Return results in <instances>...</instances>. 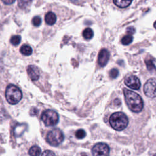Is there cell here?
I'll list each match as a JSON object with an SVG mask.
<instances>
[{"instance_id": "4", "label": "cell", "mask_w": 156, "mask_h": 156, "mask_svg": "<svg viewBox=\"0 0 156 156\" xmlns=\"http://www.w3.org/2000/svg\"><path fill=\"white\" fill-rule=\"evenodd\" d=\"M46 142L53 147H58L60 144L64 140V135L61 130L58 128L52 129L46 137Z\"/></svg>"}, {"instance_id": "18", "label": "cell", "mask_w": 156, "mask_h": 156, "mask_svg": "<svg viewBox=\"0 0 156 156\" xmlns=\"http://www.w3.org/2000/svg\"><path fill=\"white\" fill-rule=\"evenodd\" d=\"M133 41V37L131 35H127L122 39L121 43L124 45H128L130 43H131Z\"/></svg>"}, {"instance_id": "12", "label": "cell", "mask_w": 156, "mask_h": 156, "mask_svg": "<svg viewBox=\"0 0 156 156\" xmlns=\"http://www.w3.org/2000/svg\"><path fill=\"white\" fill-rule=\"evenodd\" d=\"M132 0H113V3L117 6L120 8H125L131 4Z\"/></svg>"}, {"instance_id": "10", "label": "cell", "mask_w": 156, "mask_h": 156, "mask_svg": "<svg viewBox=\"0 0 156 156\" xmlns=\"http://www.w3.org/2000/svg\"><path fill=\"white\" fill-rule=\"evenodd\" d=\"M27 72L31 79L32 81H35L39 79L40 72L37 66L34 65L28 66L27 69Z\"/></svg>"}, {"instance_id": "2", "label": "cell", "mask_w": 156, "mask_h": 156, "mask_svg": "<svg viewBox=\"0 0 156 156\" xmlns=\"http://www.w3.org/2000/svg\"><path fill=\"white\" fill-rule=\"evenodd\" d=\"M109 123L113 129L118 131H121L128 126V118L123 112H115L111 116Z\"/></svg>"}, {"instance_id": "21", "label": "cell", "mask_w": 156, "mask_h": 156, "mask_svg": "<svg viewBox=\"0 0 156 156\" xmlns=\"http://www.w3.org/2000/svg\"><path fill=\"white\" fill-rule=\"evenodd\" d=\"M32 23L34 26H36V27L39 26L41 23V19L40 17L36 16L33 18V19L32 20Z\"/></svg>"}, {"instance_id": "20", "label": "cell", "mask_w": 156, "mask_h": 156, "mask_svg": "<svg viewBox=\"0 0 156 156\" xmlns=\"http://www.w3.org/2000/svg\"><path fill=\"white\" fill-rule=\"evenodd\" d=\"M75 135H76V137L77 138L82 139V138H85V137L86 136V132L84 130L79 129L76 131Z\"/></svg>"}, {"instance_id": "22", "label": "cell", "mask_w": 156, "mask_h": 156, "mask_svg": "<svg viewBox=\"0 0 156 156\" xmlns=\"http://www.w3.org/2000/svg\"><path fill=\"white\" fill-rule=\"evenodd\" d=\"M118 74H119V71L117 69H113L112 70H111L110 71V76L111 78H113V79H115V78H116L118 76Z\"/></svg>"}, {"instance_id": "14", "label": "cell", "mask_w": 156, "mask_h": 156, "mask_svg": "<svg viewBox=\"0 0 156 156\" xmlns=\"http://www.w3.org/2000/svg\"><path fill=\"white\" fill-rule=\"evenodd\" d=\"M33 0H18V6L20 8L24 9L31 5Z\"/></svg>"}, {"instance_id": "3", "label": "cell", "mask_w": 156, "mask_h": 156, "mask_svg": "<svg viewBox=\"0 0 156 156\" xmlns=\"http://www.w3.org/2000/svg\"><path fill=\"white\" fill-rule=\"evenodd\" d=\"M6 98L7 101L10 104H16L22 100L23 94L20 88L13 84L7 86L6 90Z\"/></svg>"}, {"instance_id": "17", "label": "cell", "mask_w": 156, "mask_h": 156, "mask_svg": "<svg viewBox=\"0 0 156 156\" xmlns=\"http://www.w3.org/2000/svg\"><path fill=\"white\" fill-rule=\"evenodd\" d=\"M145 63L147 66V69L150 71H156V67L154 64V62L151 59H147L145 60Z\"/></svg>"}, {"instance_id": "5", "label": "cell", "mask_w": 156, "mask_h": 156, "mask_svg": "<svg viewBox=\"0 0 156 156\" xmlns=\"http://www.w3.org/2000/svg\"><path fill=\"white\" fill-rule=\"evenodd\" d=\"M41 119L46 126H54L59 122V115L56 112L46 110L41 114Z\"/></svg>"}, {"instance_id": "26", "label": "cell", "mask_w": 156, "mask_h": 156, "mask_svg": "<svg viewBox=\"0 0 156 156\" xmlns=\"http://www.w3.org/2000/svg\"><path fill=\"white\" fill-rule=\"evenodd\" d=\"M70 1H71L72 2H73V3H75L76 4H79V3H83L84 0H70Z\"/></svg>"}, {"instance_id": "8", "label": "cell", "mask_w": 156, "mask_h": 156, "mask_svg": "<svg viewBox=\"0 0 156 156\" xmlns=\"http://www.w3.org/2000/svg\"><path fill=\"white\" fill-rule=\"evenodd\" d=\"M124 83L127 87L134 90H138L141 87V83L139 79L134 75L128 76L124 80Z\"/></svg>"}, {"instance_id": "15", "label": "cell", "mask_w": 156, "mask_h": 156, "mask_svg": "<svg viewBox=\"0 0 156 156\" xmlns=\"http://www.w3.org/2000/svg\"><path fill=\"white\" fill-rule=\"evenodd\" d=\"M41 149L37 146H34L31 147L29 151V154L30 155H39L41 154Z\"/></svg>"}, {"instance_id": "19", "label": "cell", "mask_w": 156, "mask_h": 156, "mask_svg": "<svg viewBox=\"0 0 156 156\" xmlns=\"http://www.w3.org/2000/svg\"><path fill=\"white\" fill-rule=\"evenodd\" d=\"M21 41V37L20 35L12 36L10 39V43L14 46H17L20 44Z\"/></svg>"}, {"instance_id": "24", "label": "cell", "mask_w": 156, "mask_h": 156, "mask_svg": "<svg viewBox=\"0 0 156 156\" xmlns=\"http://www.w3.org/2000/svg\"><path fill=\"white\" fill-rule=\"evenodd\" d=\"M2 1L5 4L9 5V4H11L14 3L15 0H2Z\"/></svg>"}, {"instance_id": "6", "label": "cell", "mask_w": 156, "mask_h": 156, "mask_svg": "<svg viewBox=\"0 0 156 156\" xmlns=\"http://www.w3.org/2000/svg\"><path fill=\"white\" fill-rule=\"evenodd\" d=\"M144 94L149 98L156 97V79L151 78L145 83L143 89Z\"/></svg>"}, {"instance_id": "25", "label": "cell", "mask_w": 156, "mask_h": 156, "mask_svg": "<svg viewBox=\"0 0 156 156\" xmlns=\"http://www.w3.org/2000/svg\"><path fill=\"white\" fill-rule=\"evenodd\" d=\"M41 155H55V154L53 153L51 151H45L44 153H43L42 154H41Z\"/></svg>"}, {"instance_id": "11", "label": "cell", "mask_w": 156, "mask_h": 156, "mask_svg": "<svg viewBox=\"0 0 156 156\" xmlns=\"http://www.w3.org/2000/svg\"><path fill=\"white\" fill-rule=\"evenodd\" d=\"M45 22L49 25H53L56 22V15L52 12H49L45 15Z\"/></svg>"}, {"instance_id": "23", "label": "cell", "mask_w": 156, "mask_h": 156, "mask_svg": "<svg viewBox=\"0 0 156 156\" xmlns=\"http://www.w3.org/2000/svg\"><path fill=\"white\" fill-rule=\"evenodd\" d=\"M126 33H128V34L132 35L136 33V29H135V28L133 27H129L126 29Z\"/></svg>"}, {"instance_id": "7", "label": "cell", "mask_w": 156, "mask_h": 156, "mask_svg": "<svg viewBox=\"0 0 156 156\" xmlns=\"http://www.w3.org/2000/svg\"><path fill=\"white\" fill-rule=\"evenodd\" d=\"M109 151L110 149L108 145L102 143L95 144L92 148V154L94 155H107L109 154Z\"/></svg>"}, {"instance_id": "1", "label": "cell", "mask_w": 156, "mask_h": 156, "mask_svg": "<svg viewBox=\"0 0 156 156\" xmlns=\"http://www.w3.org/2000/svg\"><path fill=\"white\" fill-rule=\"evenodd\" d=\"M124 95L126 104L130 110L136 113L142 111L143 102L142 98L137 93L125 88L124 89Z\"/></svg>"}, {"instance_id": "27", "label": "cell", "mask_w": 156, "mask_h": 156, "mask_svg": "<svg viewBox=\"0 0 156 156\" xmlns=\"http://www.w3.org/2000/svg\"><path fill=\"white\" fill-rule=\"evenodd\" d=\"M154 27L156 29V21L155 22V23H154Z\"/></svg>"}, {"instance_id": "13", "label": "cell", "mask_w": 156, "mask_h": 156, "mask_svg": "<svg viewBox=\"0 0 156 156\" xmlns=\"http://www.w3.org/2000/svg\"><path fill=\"white\" fill-rule=\"evenodd\" d=\"M21 53L24 56H29L33 53V50L28 45H23L20 48Z\"/></svg>"}, {"instance_id": "9", "label": "cell", "mask_w": 156, "mask_h": 156, "mask_svg": "<svg viewBox=\"0 0 156 156\" xmlns=\"http://www.w3.org/2000/svg\"><path fill=\"white\" fill-rule=\"evenodd\" d=\"M109 58H110V53L106 49L101 50L98 55V62L100 66H105L109 61Z\"/></svg>"}, {"instance_id": "16", "label": "cell", "mask_w": 156, "mask_h": 156, "mask_svg": "<svg viewBox=\"0 0 156 156\" xmlns=\"http://www.w3.org/2000/svg\"><path fill=\"white\" fill-rule=\"evenodd\" d=\"M83 37L85 39L87 40H90L91 39L93 36V32L92 29H91L90 28H86L84 31H83Z\"/></svg>"}]
</instances>
